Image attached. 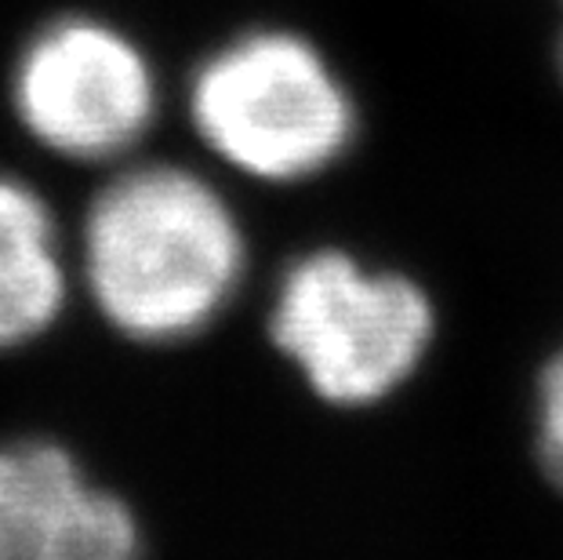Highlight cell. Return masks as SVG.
<instances>
[{
	"mask_svg": "<svg viewBox=\"0 0 563 560\" xmlns=\"http://www.w3.org/2000/svg\"><path fill=\"white\" fill-rule=\"evenodd\" d=\"M538 462L563 492V350L538 375Z\"/></svg>",
	"mask_w": 563,
	"mask_h": 560,
	"instance_id": "7",
	"label": "cell"
},
{
	"mask_svg": "<svg viewBox=\"0 0 563 560\" xmlns=\"http://www.w3.org/2000/svg\"><path fill=\"white\" fill-rule=\"evenodd\" d=\"M0 560H4V550H0Z\"/></svg>",
	"mask_w": 563,
	"mask_h": 560,
	"instance_id": "9",
	"label": "cell"
},
{
	"mask_svg": "<svg viewBox=\"0 0 563 560\" xmlns=\"http://www.w3.org/2000/svg\"><path fill=\"white\" fill-rule=\"evenodd\" d=\"M66 299L69 270L55 211L30 183L0 172V350L41 339Z\"/></svg>",
	"mask_w": 563,
	"mask_h": 560,
	"instance_id": "6",
	"label": "cell"
},
{
	"mask_svg": "<svg viewBox=\"0 0 563 560\" xmlns=\"http://www.w3.org/2000/svg\"><path fill=\"white\" fill-rule=\"evenodd\" d=\"M19 124L69 161H113L135 150L157 117V74L142 47L91 15L47 22L11 74Z\"/></svg>",
	"mask_w": 563,
	"mask_h": 560,
	"instance_id": "4",
	"label": "cell"
},
{
	"mask_svg": "<svg viewBox=\"0 0 563 560\" xmlns=\"http://www.w3.org/2000/svg\"><path fill=\"white\" fill-rule=\"evenodd\" d=\"M247 248L230 200L197 172L142 164L95 194L80 273L95 309L135 342H183L219 320Z\"/></svg>",
	"mask_w": 563,
	"mask_h": 560,
	"instance_id": "1",
	"label": "cell"
},
{
	"mask_svg": "<svg viewBox=\"0 0 563 560\" xmlns=\"http://www.w3.org/2000/svg\"><path fill=\"white\" fill-rule=\"evenodd\" d=\"M189 121L214 157L258 183H306L345 157L356 106L313 41L251 30L189 80Z\"/></svg>",
	"mask_w": 563,
	"mask_h": 560,
	"instance_id": "2",
	"label": "cell"
},
{
	"mask_svg": "<svg viewBox=\"0 0 563 560\" xmlns=\"http://www.w3.org/2000/svg\"><path fill=\"white\" fill-rule=\"evenodd\" d=\"M142 531L124 498L95 487L55 440L0 444L4 560H128Z\"/></svg>",
	"mask_w": 563,
	"mask_h": 560,
	"instance_id": "5",
	"label": "cell"
},
{
	"mask_svg": "<svg viewBox=\"0 0 563 560\" xmlns=\"http://www.w3.org/2000/svg\"><path fill=\"white\" fill-rule=\"evenodd\" d=\"M433 336L437 314L422 284L339 248L291 262L269 314L273 345L334 408L393 397L422 367Z\"/></svg>",
	"mask_w": 563,
	"mask_h": 560,
	"instance_id": "3",
	"label": "cell"
},
{
	"mask_svg": "<svg viewBox=\"0 0 563 560\" xmlns=\"http://www.w3.org/2000/svg\"><path fill=\"white\" fill-rule=\"evenodd\" d=\"M560 74H563V41H560Z\"/></svg>",
	"mask_w": 563,
	"mask_h": 560,
	"instance_id": "8",
	"label": "cell"
}]
</instances>
